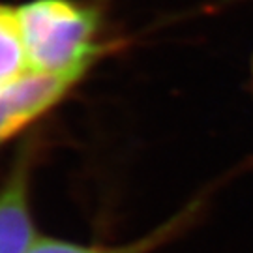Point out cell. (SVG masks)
I'll list each match as a JSON object with an SVG mask.
<instances>
[{"instance_id": "3957f363", "label": "cell", "mask_w": 253, "mask_h": 253, "mask_svg": "<svg viewBox=\"0 0 253 253\" xmlns=\"http://www.w3.org/2000/svg\"><path fill=\"white\" fill-rule=\"evenodd\" d=\"M36 141L28 139L0 184V253H25L38 231L30 210V176Z\"/></svg>"}, {"instance_id": "277c9868", "label": "cell", "mask_w": 253, "mask_h": 253, "mask_svg": "<svg viewBox=\"0 0 253 253\" xmlns=\"http://www.w3.org/2000/svg\"><path fill=\"white\" fill-rule=\"evenodd\" d=\"M188 216H190V210L172 217L171 221L154 229L152 233L126 244H75L70 240L38 235L25 253H152L180 231L184 223L188 221Z\"/></svg>"}, {"instance_id": "7a4b0ae2", "label": "cell", "mask_w": 253, "mask_h": 253, "mask_svg": "<svg viewBox=\"0 0 253 253\" xmlns=\"http://www.w3.org/2000/svg\"><path fill=\"white\" fill-rule=\"evenodd\" d=\"M81 81L28 72L0 88V150L54 111Z\"/></svg>"}, {"instance_id": "8992f818", "label": "cell", "mask_w": 253, "mask_h": 253, "mask_svg": "<svg viewBox=\"0 0 253 253\" xmlns=\"http://www.w3.org/2000/svg\"><path fill=\"white\" fill-rule=\"evenodd\" d=\"M252 79H253V58H252Z\"/></svg>"}, {"instance_id": "6da1fadb", "label": "cell", "mask_w": 253, "mask_h": 253, "mask_svg": "<svg viewBox=\"0 0 253 253\" xmlns=\"http://www.w3.org/2000/svg\"><path fill=\"white\" fill-rule=\"evenodd\" d=\"M28 70L83 81L118 45L100 0H28L17 6Z\"/></svg>"}, {"instance_id": "5b68a950", "label": "cell", "mask_w": 253, "mask_h": 253, "mask_svg": "<svg viewBox=\"0 0 253 253\" xmlns=\"http://www.w3.org/2000/svg\"><path fill=\"white\" fill-rule=\"evenodd\" d=\"M28 72L17 6L0 2V88L21 79Z\"/></svg>"}]
</instances>
